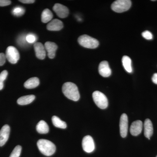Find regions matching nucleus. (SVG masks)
<instances>
[{
    "label": "nucleus",
    "mask_w": 157,
    "mask_h": 157,
    "mask_svg": "<svg viewBox=\"0 0 157 157\" xmlns=\"http://www.w3.org/2000/svg\"><path fill=\"white\" fill-rule=\"evenodd\" d=\"M62 91L67 98L72 101H77L80 98L78 87L73 82L65 83L62 87Z\"/></svg>",
    "instance_id": "f257e3e1"
},
{
    "label": "nucleus",
    "mask_w": 157,
    "mask_h": 157,
    "mask_svg": "<svg viewBox=\"0 0 157 157\" xmlns=\"http://www.w3.org/2000/svg\"><path fill=\"white\" fill-rule=\"evenodd\" d=\"M39 150L46 156L52 155L56 151L55 145L52 142L46 139H40L37 142Z\"/></svg>",
    "instance_id": "f03ea898"
},
{
    "label": "nucleus",
    "mask_w": 157,
    "mask_h": 157,
    "mask_svg": "<svg viewBox=\"0 0 157 157\" xmlns=\"http://www.w3.org/2000/svg\"><path fill=\"white\" fill-rule=\"evenodd\" d=\"M78 42L82 47L92 49L97 48L99 44L98 40L86 35L80 36L78 38Z\"/></svg>",
    "instance_id": "7ed1b4c3"
},
{
    "label": "nucleus",
    "mask_w": 157,
    "mask_h": 157,
    "mask_svg": "<svg viewBox=\"0 0 157 157\" xmlns=\"http://www.w3.org/2000/svg\"><path fill=\"white\" fill-rule=\"evenodd\" d=\"M132 6L130 0H117L113 2L111 5L113 11L117 13H122L128 10Z\"/></svg>",
    "instance_id": "20e7f679"
},
{
    "label": "nucleus",
    "mask_w": 157,
    "mask_h": 157,
    "mask_svg": "<svg viewBox=\"0 0 157 157\" xmlns=\"http://www.w3.org/2000/svg\"><path fill=\"white\" fill-rule=\"evenodd\" d=\"M93 98L97 106L101 109H105L108 107V100L103 93L96 91L93 93Z\"/></svg>",
    "instance_id": "39448f33"
},
{
    "label": "nucleus",
    "mask_w": 157,
    "mask_h": 157,
    "mask_svg": "<svg viewBox=\"0 0 157 157\" xmlns=\"http://www.w3.org/2000/svg\"><path fill=\"white\" fill-rule=\"evenodd\" d=\"M6 59L11 64H16L19 59V52L17 48L14 46H10L6 49Z\"/></svg>",
    "instance_id": "423d86ee"
},
{
    "label": "nucleus",
    "mask_w": 157,
    "mask_h": 157,
    "mask_svg": "<svg viewBox=\"0 0 157 157\" xmlns=\"http://www.w3.org/2000/svg\"><path fill=\"white\" fill-rule=\"evenodd\" d=\"M82 147L83 150L86 152H92L95 149V144L94 139L90 135L83 137L82 140Z\"/></svg>",
    "instance_id": "0eeeda50"
},
{
    "label": "nucleus",
    "mask_w": 157,
    "mask_h": 157,
    "mask_svg": "<svg viewBox=\"0 0 157 157\" xmlns=\"http://www.w3.org/2000/svg\"><path fill=\"white\" fill-rule=\"evenodd\" d=\"M128 117L125 113H123L121 116L120 121V131L122 137H126L128 132Z\"/></svg>",
    "instance_id": "6e6552de"
},
{
    "label": "nucleus",
    "mask_w": 157,
    "mask_h": 157,
    "mask_svg": "<svg viewBox=\"0 0 157 157\" xmlns=\"http://www.w3.org/2000/svg\"><path fill=\"white\" fill-rule=\"evenodd\" d=\"M53 10L57 15L60 18H66L69 14V9L67 7L61 4H56L53 7Z\"/></svg>",
    "instance_id": "1a4fd4ad"
},
{
    "label": "nucleus",
    "mask_w": 157,
    "mask_h": 157,
    "mask_svg": "<svg viewBox=\"0 0 157 157\" xmlns=\"http://www.w3.org/2000/svg\"><path fill=\"white\" fill-rule=\"evenodd\" d=\"M10 128L6 124L0 130V147L4 146L9 139L10 135Z\"/></svg>",
    "instance_id": "9d476101"
},
{
    "label": "nucleus",
    "mask_w": 157,
    "mask_h": 157,
    "mask_svg": "<svg viewBox=\"0 0 157 157\" xmlns=\"http://www.w3.org/2000/svg\"><path fill=\"white\" fill-rule=\"evenodd\" d=\"M143 127V123L141 121H135L132 123L130 127V133L133 136H137L142 132Z\"/></svg>",
    "instance_id": "9b49d317"
},
{
    "label": "nucleus",
    "mask_w": 157,
    "mask_h": 157,
    "mask_svg": "<svg viewBox=\"0 0 157 157\" xmlns=\"http://www.w3.org/2000/svg\"><path fill=\"white\" fill-rule=\"evenodd\" d=\"M99 72L103 77H108L111 75V70L108 62L103 61L100 63L99 66Z\"/></svg>",
    "instance_id": "f8f14e48"
},
{
    "label": "nucleus",
    "mask_w": 157,
    "mask_h": 157,
    "mask_svg": "<svg viewBox=\"0 0 157 157\" xmlns=\"http://www.w3.org/2000/svg\"><path fill=\"white\" fill-rule=\"evenodd\" d=\"M34 47L37 58L44 59L46 56L45 46L40 42H36L34 44Z\"/></svg>",
    "instance_id": "ddd939ff"
},
{
    "label": "nucleus",
    "mask_w": 157,
    "mask_h": 157,
    "mask_svg": "<svg viewBox=\"0 0 157 157\" xmlns=\"http://www.w3.org/2000/svg\"><path fill=\"white\" fill-rule=\"evenodd\" d=\"M45 50L48 52V57L50 59H53L55 57L56 52L58 46L54 42H47L45 44Z\"/></svg>",
    "instance_id": "4468645a"
},
{
    "label": "nucleus",
    "mask_w": 157,
    "mask_h": 157,
    "mask_svg": "<svg viewBox=\"0 0 157 157\" xmlns=\"http://www.w3.org/2000/svg\"><path fill=\"white\" fill-rule=\"evenodd\" d=\"M63 27V25L61 21L57 19L52 20L47 25V29L48 30L58 31Z\"/></svg>",
    "instance_id": "2eb2a0df"
},
{
    "label": "nucleus",
    "mask_w": 157,
    "mask_h": 157,
    "mask_svg": "<svg viewBox=\"0 0 157 157\" xmlns=\"http://www.w3.org/2000/svg\"><path fill=\"white\" fill-rule=\"evenodd\" d=\"M144 135L146 138L149 140L153 134V127L151 121L149 119H147L144 121Z\"/></svg>",
    "instance_id": "dca6fc26"
},
{
    "label": "nucleus",
    "mask_w": 157,
    "mask_h": 157,
    "mask_svg": "<svg viewBox=\"0 0 157 157\" xmlns=\"http://www.w3.org/2000/svg\"><path fill=\"white\" fill-rule=\"evenodd\" d=\"M39 85V80L37 77H33L29 78L25 82V87L28 89L35 88Z\"/></svg>",
    "instance_id": "f3484780"
},
{
    "label": "nucleus",
    "mask_w": 157,
    "mask_h": 157,
    "mask_svg": "<svg viewBox=\"0 0 157 157\" xmlns=\"http://www.w3.org/2000/svg\"><path fill=\"white\" fill-rule=\"evenodd\" d=\"M35 98L36 97L33 95L22 96L17 100V103L20 105H28L32 103Z\"/></svg>",
    "instance_id": "a211bd4d"
},
{
    "label": "nucleus",
    "mask_w": 157,
    "mask_h": 157,
    "mask_svg": "<svg viewBox=\"0 0 157 157\" xmlns=\"http://www.w3.org/2000/svg\"><path fill=\"white\" fill-rule=\"evenodd\" d=\"M37 132L40 134H47L49 132V127L44 121H40L36 126Z\"/></svg>",
    "instance_id": "6ab92c4d"
},
{
    "label": "nucleus",
    "mask_w": 157,
    "mask_h": 157,
    "mask_svg": "<svg viewBox=\"0 0 157 157\" xmlns=\"http://www.w3.org/2000/svg\"><path fill=\"white\" fill-rule=\"evenodd\" d=\"M123 66L127 72L132 73V60L129 57L125 56L123 57L122 59Z\"/></svg>",
    "instance_id": "aec40b11"
},
{
    "label": "nucleus",
    "mask_w": 157,
    "mask_h": 157,
    "mask_svg": "<svg viewBox=\"0 0 157 157\" xmlns=\"http://www.w3.org/2000/svg\"><path fill=\"white\" fill-rule=\"evenodd\" d=\"M52 124L55 127L61 129H65L67 128V124L65 122L62 121L58 117L54 116L52 118Z\"/></svg>",
    "instance_id": "412c9836"
},
{
    "label": "nucleus",
    "mask_w": 157,
    "mask_h": 157,
    "mask_svg": "<svg viewBox=\"0 0 157 157\" xmlns=\"http://www.w3.org/2000/svg\"><path fill=\"white\" fill-rule=\"evenodd\" d=\"M53 17V14L50 10L45 9L42 12L41 15V20L43 23H47L51 21Z\"/></svg>",
    "instance_id": "4be33fe9"
},
{
    "label": "nucleus",
    "mask_w": 157,
    "mask_h": 157,
    "mask_svg": "<svg viewBox=\"0 0 157 157\" xmlns=\"http://www.w3.org/2000/svg\"><path fill=\"white\" fill-rule=\"evenodd\" d=\"M25 10L22 7L20 6H17L13 9L12 13L15 16H21L25 14Z\"/></svg>",
    "instance_id": "5701e85b"
},
{
    "label": "nucleus",
    "mask_w": 157,
    "mask_h": 157,
    "mask_svg": "<svg viewBox=\"0 0 157 157\" xmlns=\"http://www.w3.org/2000/svg\"><path fill=\"white\" fill-rule=\"evenodd\" d=\"M21 149L22 148L20 145H17L15 147L9 157H19L21 154Z\"/></svg>",
    "instance_id": "b1692460"
},
{
    "label": "nucleus",
    "mask_w": 157,
    "mask_h": 157,
    "mask_svg": "<svg viewBox=\"0 0 157 157\" xmlns=\"http://www.w3.org/2000/svg\"><path fill=\"white\" fill-rule=\"evenodd\" d=\"M37 38L33 34H29L26 36L27 42L29 43H33L36 41Z\"/></svg>",
    "instance_id": "393cba45"
},
{
    "label": "nucleus",
    "mask_w": 157,
    "mask_h": 157,
    "mask_svg": "<svg viewBox=\"0 0 157 157\" xmlns=\"http://www.w3.org/2000/svg\"><path fill=\"white\" fill-rule=\"evenodd\" d=\"M26 36L22 35L18 37L17 40V42L18 45L21 46H23L25 45L26 42H27Z\"/></svg>",
    "instance_id": "a878e982"
},
{
    "label": "nucleus",
    "mask_w": 157,
    "mask_h": 157,
    "mask_svg": "<svg viewBox=\"0 0 157 157\" xmlns=\"http://www.w3.org/2000/svg\"><path fill=\"white\" fill-rule=\"evenodd\" d=\"M142 36L147 40H151L153 39V35L150 32L145 31L142 33Z\"/></svg>",
    "instance_id": "bb28decb"
},
{
    "label": "nucleus",
    "mask_w": 157,
    "mask_h": 157,
    "mask_svg": "<svg viewBox=\"0 0 157 157\" xmlns=\"http://www.w3.org/2000/svg\"><path fill=\"white\" fill-rule=\"evenodd\" d=\"M8 73L7 70H4L0 73V82H4L8 76Z\"/></svg>",
    "instance_id": "cd10ccee"
},
{
    "label": "nucleus",
    "mask_w": 157,
    "mask_h": 157,
    "mask_svg": "<svg viewBox=\"0 0 157 157\" xmlns=\"http://www.w3.org/2000/svg\"><path fill=\"white\" fill-rule=\"evenodd\" d=\"M6 54L3 53H0V66H3L6 63Z\"/></svg>",
    "instance_id": "c85d7f7f"
},
{
    "label": "nucleus",
    "mask_w": 157,
    "mask_h": 157,
    "mask_svg": "<svg viewBox=\"0 0 157 157\" xmlns=\"http://www.w3.org/2000/svg\"><path fill=\"white\" fill-rule=\"evenodd\" d=\"M11 4V1L9 0H0V6L4 7L9 6Z\"/></svg>",
    "instance_id": "c756f323"
},
{
    "label": "nucleus",
    "mask_w": 157,
    "mask_h": 157,
    "mask_svg": "<svg viewBox=\"0 0 157 157\" xmlns=\"http://www.w3.org/2000/svg\"><path fill=\"white\" fill-rule=\"evenodd\" d=\"M19 2L24 4H32L35 2V1L34 0H21Z\"/></svg>",
    "instance_id": "7c9ffc66"
},
{
    "label": "nucleus",
    "mask_w": 157,
    "mask_h": 157,
    "mask_svg": "<svg viewBox=\"0 0 157 157\" xmlns=\"http://www.w3.org/2000/svg\"><path fill=\"white\" fill-rule=\"evenodd\" d=\"M152 81L155 83L157 84V73H155L152 77Z\"/></svg>",
    "instance_id": "2f4dec72"
},
{
    "label": "nucleus",
    "mask_w": 157,
    "mask_h": 157,
    "mask_svg": "<svg viewBox=\"0 0 157 157\" xmlns=\"http://www.w3.org/2000/svg\"><path fill=\"white\" fill-rule=\"evenodd\" d=\"M4 88V82H0V90H2Z\"/></svg>",
    "instance_id": "473e14b6"
},
{
    "label": "nucleus",
    "mask_w": 157,
    "mask_h": 157,
    "mask_svg": "<svg viewBox=\"0 0 157 157\" xmlns=\"http://www.w3.org/2000/svg\"><path fill=\"white\" fill-rule=\"evenodd\" d=\"M156 157H157V156H156Z\"/></svg>",
    "instance_id": "72a5a7b5"
}]
</instances>
